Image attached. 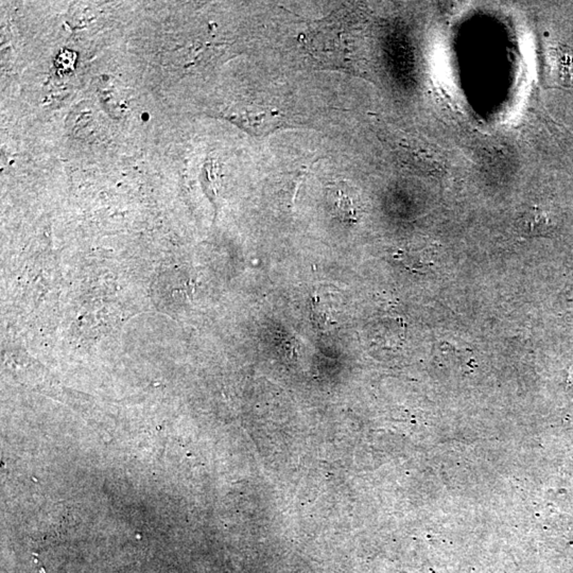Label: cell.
Returning <instances> with one entry per match:
<instances>
[{
  "mask_svg": "<svg viewBox=\"0 0 573 573\" xmlns=\"http://www.w3.org/2000/svg\"><path fill=\"white\" fill-rule=\"evenodd\" d=\"M225 117L251 136L258 139L268 136L283 129L297 128L295 124H297L285 111L261 102L235 106L225 113Z\"/></svg>",
  "mask_w": 573,
  "mask_h": 573,
  "instance_id": "cell-1",
  "label": "cell"
},
{
  "mask_svg": "<svg viewBox=\"0 0 573 573\" xmlns=\"http://www.w3.org/2000/svg\"><path fill=\"white\" fill-rule=\"evenodd\" d=\"M312 310L319 327L329 329L338 325L343 314L342 299L332 288H319L312 297Z\"/></svg>",
  "mask_w": 573,
  "mask_h": 573,
  "instance_id": "cell-2",
  "label": "cell"
},
{
  "mask_svg": "<svg viewBox=\"0 0 573 573\" xmlns=\"http://www.w3.org/2000/svg\"><path fill=\"white\" fill-rule=\"evenodd\" d=\"M332 198L337 215L345 220L355 221L357 216L355 198L347 191V186H336L332 190Z\"/></svg>",
  "mask_w": 573,
  "mask_h": 573,
  "instance_id": "cell-3",
  "label": "cell"
}]
</instances>
